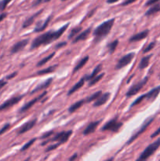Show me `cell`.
I'll use <instances>...</instances> for the list:
<instances>
[{
	"instance_id": "obj_48",
	"label": "cell",
	"mask_w": 160,
	"mask_h": 161,
	"mask_svg": "<svg viewBox=\"0 0 160 161\" xmlns=\"http://www.w3.org/2000/svg\"><path fill=\"white\" fill-rule=\"evenodd\" d=\"M119 0H107V2L109 4H112V3H115V2H118Z\"/></svg>"
},
{
	"instance_id": "obj_27",
	"label": "cell",
	"mask_w": 160,
	"mask_h": 161,
	"mask_svg": "<svg viewBox=\"0 0 160 161\" xmlns=\"http://www.w3.org/2000/svg\"><path fill=\"white\" fill-rule=\"evenodd\" d=\"M151 57H152V55H148L145 56V57H144L143 58L141 59V62L139 64L140 69H144V68L148 67V65L149 64V61Z\"/></svg>"
},
{
	"instance_id": "obj_38",
	"label": "cell",
	"mask_w": 160,
	"mask_h": 161,
	"mask_svg": "<svg viewBox=\"0 0 160 161\" xmlns=\"http://www.w3.org/2000/svg\"><path fill=\"white\" fill-rule=\"evenodd\" d=\"M60 144L59 143H57V144H54V145H52V146H49L48 148H47V149H46V152H50V151H52V150H54V149H57V147H58L59 146H60Z\"/></svg>"
},
{
	"instance_id": "obj_19",
	"label": "cell",
	"mask_w": 160,
	"mask_h": 161,
	"mask_svg": "<svg viewBox=\"0 0 160 161\" xmlns=\"http://www.w3.org/2000/svg\"><path fill=\"white\" fill-rule=\"evenodd\" d=\"M85 81H86L85 77L82 78L76 84H75V86H73V87H72V88L70 89V90H69L68 93V95H72V94H74L75 92H76L78 90H79V89L81 88V87H83V86L84 85Z\"/></svg>"
},
{
	"instance_id": "obj_41",
	"label": "cell",
	"mask_w": 160,
	"mask_h": 161,
	"mask_svg": "<svg viewBox=\"0 0 160 161\" xmlns=\"http://www.w3.org/2000/svg\"><path fill=\"white\" fill-rule=\"evenodd\" d=\"M137 0H126L125 2H123L122 3V6H128V5H130V4L133 3L134 2H136Z\"/></svg>"
},
{
	"instance_id": "obj_9",
	"label": "cell",
	"mask_w": 160,
	"mask_h": 161,
	"mask_svg": "<svg viewBox=\"0 0 160 161\" xmlns=\"http://www.w3.org/2000/svg\"><path fill=\"white\" fill-rule=\"evenodd\" d=\"M23 95H20V96H17V97H14L10 98L9 100L6 101L5 102L2 103L1 105H0V112L3 111V110H6V109H9V108L12 107L14 106V105H16L17 103H18L22 99Z\"/></svg>"
},
{
	"instance_id": "obj_43",
	"label": "cell",
	"mask_w": 160,
	"mask_h": 161,
	"mask_svg": "<svg viewBox=\"0 0 160 161\" xmlns=\"http://www.w3.org/2000/svg\"><path fill=\"white\" fill-rule=\"evenodd\" d=\"M47 1H50V0H37L36 2H35L34 5H33V6H39L40 5V4L42 3V2H47Z\"/></svg>"
},
{
	"instance_id": "obj_17",
	"label": "cell",
	"mask_w": 160,
	"mask_h": 161,
	"mask_svg": "<svg viewBox=\"0 0 160 161\" xmlns=\"http://www.w3.org/2000/svg\"><path fill=\"white\" fill-rule=\"evenodd\" d=\"M100 123H101V120H99V121L91 122V123H90V124L88 125V126L86 127V129H85L84 131H83V134L88 135L93 133V132L96 130V127H97V126H98Z\"/></svg>"
},
{
	"instance_id": "obj_26",
	"label": "cell",
	"mask_w": 160,
	"mask_h": 161,
	"mask_svg": "<svg viewBox=\"0 0 160 161\" xmlns=\"http://www.w3.org/2000/svg\"><path fill=\"white\" fill-rule=\"evenodd\" d=\"M57 68V64L50 66V67L47 68H44V69H42L40 70V71L37 72V75L41 76V75H46V74H48V73H52L55 71Z\"/></svg>"
},
{
	"instance_id": "obj_20",
	"label": "cell",
	"mask_w": 160,
	"mask_h": 161,
	"mask_svg": "<svg viewBox=\"0 0 160 161\" xmlns=\"http://www.w3.org/2000/svg\"><path fill=\"white\" fill-rule=\"evenodd\" d=\"M160 11V2H156L155 4L152 5V6L151 8H149L148 10H147V12L145 13V16H152L153 14H157L158 12Z\"/></svg>"
},
{
	"instance_id": "obj_22",
	"label": "cell",
	"mask_w": 160,
	"mask_h": 161,
	"mask_svg": "<svg viewBox=\"0 0 160 161\" xmlns=\"http://www.w3.org/2000/svg\"><path fill=\"white\" fill-rule=\"evenodd\" d=\"M51 19H52V17L50 16V18H47V19L45 21H43V23H38V25H37V27H35V28L34 31H35V32H40V31H43V30L47 28V25H48V24H49V22H50V20Z\"/></svg>"
},
{
	"instance_id": "obj_16",
	"label": "cell",
	"mask_w": 160,
	"mask_h": 161,
	"mask_svg": "<svg viewBox=\"0 0 160 161\" xmlns=\"http://www.w3.org/2000/svg\"><path fill=\"white\" fill-rule=\"evenodd\" d=\"M90 32H91V28H88V29L83 31V32L78 34V35L75 37L74 39H73V43H76L78 42L83 41V40L86 39L88 38V36H89V35L90 34Z\"/></svg>"
},
{
	"instance_id": "obj_50",
	"label": "cell",
	"mask_w": 160,
	"mask_h": 161,
	"mask_svg": "<svg viewBox=\"0 0 160 161\" xmlns=\"http://www.w3.org/2000/svg\"><path fill=\"white\" fill-rule=\"evenodd\" d=\"M61 1H66V0H61Z\"/></svg>"
},
{
	"instance_id": "obj_24",
	"label": "cell",
	"mask_w": 160,
	"mask_h": 161,
	"mask_svg": "<svg viewBox=\"0 0 160 161\" xmlns=\"http://www.w3.org/2000/svg\"><path fill=\"white\" fill-rule=\"evenodd\" d=\"M85 101H86L85 100H80V101H77V102L74 103L73 105H71L68 109L69 113H75L76 111H77L78 109H80V108L83 105V104H84Z\"/></svg>"
},
{
	"instance_id": "obj_49",
	"label": "cell",
	"mask_w": 160,
	"mask_h": 161,
	"mask_svg": "<svg viewBox=\"0 0 160 161\" xmlns=\"http://www.w3.org/2000/svg\"><path fill=\"white\" fill-rule=\"evenodd\" d=\"M76 158H77V154H74L72 156V157H70L69 158V160H74V159H76Z\"/></svg>"
},
{
	"instance_id": "obj_47",
	"label": "cell",
	"mask_w": 160,
	"mask_h": 161,
	"mask_svg": "<svg viewBox=\"0 0 160 161\" xmlns=\"http://www.w3.org/2000/svg\"><path fill=\"white\" fill-rule=\"evenodd\" d=\"M66 44H67V43H66V42H63V43H60L57 44V48H60V47H64V46H65Z\"/></svg>"
},
{
	"instance_id": "obj_8",
	"label": "cell",
	"mask_w": 160,
	"mask_h": 161,
	"mask_svg": "<svg viewBox=\"0 0 160 161\" xmlns=\"http://www.w3.org/2000/svg\"><path fill=\"white\" fill-rule=\"evenodd\" d=\"M72 134V130L60 132V133L57 134L55 135V137H53L51 139V141H55V142H58L60 144H64L68 140Z\"/></svg>"
},
{
	"instance_id": "obj_14",
	"label": "cell",
	"mask_w": 160,
	"mask_h": 161,
	"mask_svg": "<svg viewBox=\"0 0 160 161\" xmlns=\"http://www.w3.org/2000/svg\"><path fill=\"white\" fill-rule=\"evenodd\" d=\"M149 34V31L148 30H145L143 31H141V32L137 33V34H135V35H133L132 37H130V39H129V41L130 43H133V42H138L141 41L142 39H145V38H147V36Z\"/></svg>"
},
{
	"instance_id": "obj_51",
	"label": "cell",
	"mask_w": 160,
	"mask_h": 161,
	"mask_svg": "<svg viewBox=\"0 0 160 161\" xmlns=\"http://www.w3.org/2000/svg\"><path fill=\"white\" fill-rule=\"evenodd\" d=\"M159 79H160V75H159Z\"/></svg>"
},
{
	"instance_id": "obj_35",
	"label": "cell",
	"mask_w": 160,
	"mask_h": 161,
	"mask_svg": "<svg viewBox=\"0 0 160 161\" xmlns=\"http://www.w3.org/2000/svg\"><path fill=\"white\" fill-rule=\"evenodd\" d=\"M145 94H143V95L140 96V97H138V98H137L136 100H135L134 101H133V102L132 105L130 106V108H133V106L137 105H139L140 103H141V101H143V100H145Z\"/></svg>"
},
{
	"instance_id": "obj_29",
	"label": "cell",
	"mask_w": 160,
	"mask_h": 161,
	"mask_svg": "<svg viewBox=\"0 0 160 161\" xmlns=\"http://www.w3.org/2000/svg\"><path fill=\"white\" fill-rule=\"evenodd\" d=\"M54 55H55V52L52 53L51 54H50L49 56H47V57H46L45 58L42 59L41 61H39L38 62V64H37V67H40V66H43L45 64H47V62H48L50 60H51L52 58H53V57H54Z\"/></svg>"
},
{
	"instance_id": "obj_2",
	"label": "cell",
	"mask_w": 160,
	"mask_h": 161,
	"mask_svg": "<svg viewBox=\"0 0 160 161\" xmlns=\"http://www.w3.org/2000/svg\"><path fill=\"white\" fill-rule=\"evenodd\" d=\"M115 23V19H110L100 24L93 31V35L96 40H100L106 36L111 31Z\"/></svg>"
},
{
	"instance_id": "obj_37",
	"label": "cell",
	"mask_w": 160,
	"mask_h": 161,
	"mask_svg": "<svg viewBox=\"0 0 160 161\" xmlns=\"http://www.w3.org/2000/svg\"><path fill=\"white\" fill-rule=\"evenodd\" d=\"M10 123H6V124L4 125L3 127H2V128L0 130V135L2 134H4L5 132H6L7 130H9V128H10Z\"/></svg>"
},
{
	"instance_id": "obj_40",
	"label": "cell",
	"mask_w": 160,
	"mask_h": 161,
	"mask_svg": "<svg viewBox=\"0 0 160 161\" xmlns=\"http://www.w3.org/2000/svg\"><path fill=\"white\" fill-rule=\"evenodd\" d=\"M160 0H148V2H146V4H145V6H152L154 5V4H155L156 2H159Z\"/></svg>"
},
{
	"instance_id": "obj_32",
	"label": "cell",
	"mask_w": 160,
	"mask_h": 161,
	"mask_svg": "<svg viewBox=\"0 0 160 161\" xmlns=\"http://www.w3.org/2000/svg\"><path fill=\"white\" fill-rule=\"evenodd\" d=\"M83 29V28H82L81 26H79V27H76V28H73L72 30V31L70 32V34H69L68 35V39H74L75 37L76 36V35L79 34L80 31H81V30Z\"/></svg>"
},
{
	"instance_id": "obj_10",
	"label": "cell",
	"mask_w": 160,
	"mask_h": 161,
	"mask_svg": "<svg viewBox=\"0 0 160 161\" xmlns=\"http://www.w3.org/2000/svg\"><path fill=\"white\" fill-rule=\"evenodd\" d=\"M47 91H43V94H41L39 96H38V97H35V98H34V99H33V100L30 101L29 102H28V103H27V104L24 105L23 106V107L21 108V109H20L19 113H25V112H27L28 110V109H31V108L32 107V106L34 105L35 104V103H37V102H38V101H39L41 100V99L43 98V97H45V96L47 95Z\"/></svg>"
},
{
	"instance_id": "obj_7",
	"label": "cell",
	"mask_w": 160,
	"mask_h": 161,
	"mask_svg": "<svg viewBox=\"0 0 160 161\" xmlns=\"http://www.w3.org/2000/svg\"><path fill=\"white\" fill-rule=\"evenodd\" d=\"M134 56H135L134 53H129V54H127L126 55L123 56L122 58L119 59L118 63L116 64V65H115V69L119 70V69H122V68L126 67V65H128V64L132 61V60L133 59Z\"/></svg>"
},
{
	"instance_id": "obj_11",
	"label": "cell",
	"mask_w": 160,
	"mask_h": 161,
	"mask_svg": "<svg viewBox=\"0 0 160 161\" xmlns=\"http://www.w3.org/2000/svg\"><path fill=\"white\" fill-rule=\"evenodd\" d=\"M28 43H29V40L28 39L21 40V41L16 43L13 46L12 48H11V54H14L17 52H20L21 50H22L26 46L28 45Z\"/></svg>"
},
{
	"instance_id": "obj_28",
	"label": "cell",
	"mask_w": 160,
	"mask_h": 161,
	"mask_svg": "<svg viewBox=\"0 0 160 161\" xmlns=\"http://www.w3.org/2000/svg\"><path fill=\"white\" fill-rule=\"evenodd\" d=\"M118 44H119V40L118 39L114 40L113 42H111L110 43H109V45H108V49H109V52L110 53V54H113V53L115 52Z\"/></svg>"
},
{
	"instance_id": "obj_44",
	"label": "cell",
	"mask_w": 160,
	"mask_h": 161,
	"mask_svg": "<svg viewBox=\"0 0 160 161\" xmlns=\"http://www.w3.org/2000/svg\"><path fill=\"white\" fill-rule=\"evenodd\" d=\"M6 83H7V82L5 81V80H0V90H1V89H2V87H5V86L6 85Z\"/></svg>"
},
{
	"instance_id": "obj_1",
	"label": "cell",
	"mask_w": 160,
	"mask_h": 161,
	"mask_svg": "<svg viewBox=\"0 0 160 161\" xmlns=\"http://www.w3.org/2000/svg\"><path fill=\"white\" fill-rule=\"evenodd\" d=\"M69 26V23L64 24V26L59 28L57 31H49L46 33H43V35H39L38 37L35 39L31 43V48L35 49L39 47L40 46L47 45L49 43H51L53 41L58 39L60 36L64 33Z\"/></svg>"
},
{
	"instance_id": "obj_30",
	"label": "cell",
	"mask_w": 160,
	"mask_h": 161,
	"mask_svg": "<svg viewBox=\"0 0 160 161\" xmlns=\"http://www.w3.org/2000/svg\"><path fill=\"white\" fill-rule=\"evenodd\" d=\"M101 94H102V91L101 90H99V91H96V93H94L93 94H92V95L90 96L89 97H87V98H86L85 101H86L87 103L91 102V101H96V99L98 98V97L101 95Z\"/></svg>"
},
{
	"instance_id": "obj_31",
	"label": "cell",
	"mask_w": 160,
	"mask_h": 161,
	"mask_svg": "<svg viewBox=\"0 0 160 161\" xmlns=\"http://www.w3.org/2000/svg\"><path fill=\"white\" fill-rule=\"evenodd\" d=\"M104 76H105L104 73H101V74H99V75H96V76H95V77H93L91 80H90V83H89V87H92V86H93L94 84H96L97 82H99L102 78H103Z\"/></svg>"
},
{
	"instance_id": "obj_23",
	"label": "cell",
	"mask_w": 160,
	"mask_h": 161,
	"mask_svg": "<svg viewBox=\"0 0 160 161\" xmlns=\"http://www.w3.org/2000/svg\"><path fill=\"white\" fill-rule=\"evenodd\" d=\"M89 61V56H86V57H83V59H81L80 61H79L77 64L76 65V67L74 68V69H73V73H76L79 70H80L81 68H83V66L87 63V61Z\"/></svg>"
},
{
	"instance_id": "obj_45",
	"label": "cell",
	"mask_w": 160,
	"mask_h": 161,
	"mask_svg": "<svg viewBox=\"0 0 160 161\" xmlns=\"http://www.w3.org/2000/svg\"><path fill=\"white\" fill-rule=\"evenodd\" d=\"M17 72H14L13 73V74H11V75H10V76H8L6 77V79L7 80H10V79H12V78H14V77H15L16 76H17Z\"/></svg>"
},
{
	"instance_id": "obj_6",
	"label": "cell",
	"mask_w": 160,
	"mask_h": 161,
	"mask_svg": "<svg viewBox=\"0 0 160 161\" xmlns=\"http://www.w3.org/2000/svg\"><path fill=\"white\" fill-rule=\"evenodd\" d=\"M154 120V117H151V118H148V120H146V121L145 122V123H144L143 125H142V126H141V128H140V130H138L136 134H134L133 135L132 137L130 138L129 139V140H128V142H127V145H129V144H131V143H133V142H134L135 140H136L137 138L138 137H139L140 135L141 134H143L144 132L145 131V130H147V128H148V126H150V124H151V123H152V121H153Z\"/></svg>"
},
{
	"instance_id": "obj_42",
	"label": "cell",
	"mask_w": 160,
	"mask_h": 161,
	"mask_svg": "<svg viewBox=\"0 0 160 161\" xmlns=\"http://www.w3.org/2000/svg\"><path fill=\"white\" fill-rule=\"evenodd\" d=\"M158 134H160V127H158V128L157 129V130H155L153 134H152V136H151V138H155L156 136H158Z\"/></svg>"
},
{
	"instance_id": "obj_18",
	"label": "cell",
	"mask_w": 160,
	"mask_h": 161,
	"mask_svg": "<svg viewBox=\"0 0 160 161\" xmlns=\"http://www.w3.org/2000/svg\"><path fill=\"white\" fill-rule=\"evenodd\" d=\"M52 82H53V79H52V78L48 79V80H46L45 82H43V83H41V84H39V85L38 87H35V88L34 90H33L32 91H31V94H35V92H38V91H39V90H45L46 88H47V87H49V86H50V84H51Z\"/></svg>"
},
{
	"instance_id": "obj_34",
	"label": "cell",
	"mask_w": 160,
	"mask_h": 161,
	"mask_svg": "<svg viewBox=\"0 0 160 161\" xmlns=\"http://www.w3.org/2000/svg\"><path fill=\"white\" fill-rule=\"evenodd\" d=\"M12 0H2L0 2V12L3 11L6 9V7L7 6V5L9 4V2H11Z\"/></svg>"
},
{
	"instance_id": "obj_3",
	"label": "cell",
	"mask_w": 160,
	"mask_h": 161,
	"mask_svg": "<svg viewBox=\"0 0 160 161\" xmlns=\"http://www.w3.org/2000/svg\"><path fill=\"white\" fill-rule=\"evenodd\" d=\"M160 146V138H158L155 142L153 143L150 144L149 146L143 151V152L141 153V156H139L138 159L139 160H145V159H148L150 156H152L154 154V152L158 149Z\"/></svg>"
},
{
	"instance_id": "obj_36",
	"label": "cell",
	"mask_w": 160,
	"mask_h": 161,
	"mask_svg": "<svg viewBox=\"0 0 160 161\" xmlns=\"http://www.w3.org/2000/svg\"><path fill=\"white\" fill-rule=\"evenodd\" d=\"M155 42H152V43H151L149 44V45L148 46V47H146V48L145 49V50H143V53L144 54H146V53H148V52H149V51H151V50H152V49L154 48V47H155Z\"/></svg>"
},
{
	"instance_id": "obj_39",
	"label": "cell",
	"mask_w": 160,
	"mask_h": 161,
	"mask_svg": "<svg viewBox=\"0 0 160 161\" xmlns=\"http://www.w3.org/2000/svg\"><path fill=\"white\" fill-rule=\"evenodd\" d=\"M53 130H51V131H50V132H49V131L47 132V133H45V134H44L42 135L40 138H41V139L47 138H49V137H50V136H51V135L53 134Z\"/></svg>"
},
{
	"instance_id": "obj_12",
	"label": "cell",
	"mask_w": 160,
	"mask_h": 161,
	"mask_svg": "<svg viewBox=\"0 0 160 161\" xmlns=\"http://www.w3.org/2000/svg\"><path fill=\"white\" fill-rule=\"evenodd\" d=\"M37 120L36 119H34L32 120H30V121L27 122L25 124H24L23 126H21V128L18 130V134H21L26 133V132L29 131L31 129H32L35 126V125L36 124Z\"/></svg>"
},
{
	"instance_id": "obj_46",
	"label": "cell",
	"mask_w": 160,
	"mask_h": 161,
	"mask_svg": "<svg viewBox=\"0 0 160 161\" xmlns=\"http://www.w3.org/2000/svg\"><path fill=\"white\" fill-rule=\"evenodd\" d=\"M6 16H7L6 13H3V14H0V22H1V21H2V20L5 19Z\"/></svg>"
},
{
	"instance_id": "obj_5",
	"label": "cell",
	"mask_w": 160,
	"mask_h": 161,
	"mask_svg": "<svg viewBox=\"0 0 160 161\" xmlns=\"http://www.w3.org/2000/svg\"><path fill=\"white\" fill-rule=\"evenodd\" d=\"M148 77H145L144 80H142L141 81L138 82L137 83H136V84H134L133 86H132V87L129 89L127 93H126V97H131V96H133L136 94H137L138 92H139L141 89L143 88L144 86L148 83Z\"/></svg>"
},
{
	"instance_id": "obj_4",
	"label": "cell",
	"mask_w": 160,
	"mask_h": 161,
	"mask_svg": "<svg viewBox=\"0 0 160 161\" xmlns=\"http://www.w3.org/2000/svg\"><path fill=\"white\" fill-rule=\"evenodd\" d=\"M122 126V122H119L117 119H113L109 121L107 123H105L103 126H102L101 130L102 131H108L110 130L112 132H117L119 131V129Z\"/></svg>"
},
{
	"instance_id": "obj_33",
	"label": "cell",
	"mask_w": 160,
	"mask_h": 161,
	"mask_svg": "<svg viewBox=\"0 0 160 161\" xmlns=\"http://www.w3.org/2000/svg\"><path fill=\"white\" fill-rule=\"evenodd\" d=\"M35 141H36V138H33V139H31V140H30L29 142H27V143H26L25 145H24V146H23L22 148H21V151H25V150H27L28 149H29V148L31 147V146H32L33 144H34V142H35Z\"/></svg>"
},
{
	"instance_id": "obj_13",
	"label": "cell",
	"mask_w": 160,
	"mask_h": 161,
	"mask_svg": "<svg viewBox=\"0 0 160 161\" xmlns=\"http://www.w3.org/2000/svg\"><path fill=\"white\" fill-rule=\"evenodd\" d=\"M160 93V85L158 86V87H155L152 90H150L149 92H148L147 94H145V99H147L148 101H152L155 100V98L157 97V96Z\"/></svg>"
},
{
	"instance_id": "obj_15",
	"label": "cell",
	"mask_w": 160,
	"mask_h": 161,
	"mask_svg": "<svg viewBox=\"0 0 160 161\" xmlns=\"http://www.w3.org/2000/svg\"><path fill=\"white\" fill-rule=\"evenodd\" d=\"M110 95V93H105V94H101L98 98L96 99V101H95L94 104H93V106H94V107H99V106L103 105L104 104H105V103L109 101Z\"/></svg>"
},
{
	"instance_id": "obj_25",
	"label": "cell",
	"mask_w": 160,
	"mask_h": 161,
	"mask_svg": "<svg viewBox=\"0 0 160 161\" xmlns=\"http://www.w3.org/2000/svg\"><path fill=\"white\" fill-rule=\"evenodd\" d=\"M101 69H102V64H98V65L96 66L94 69H93V72H92L91 74L89 75V76H84L85 80H91L93 78V77H95L96 75L99 74V72L101 71Z\"/></svg>"
},
{
	"instance_id": "obj_21",
	"label": "cell",
	"mask_w": 160,
	"mask_h": 161,
	"mask_svg": "<svg viewBox=\"0 0 160 161\" xmlns=\"http://www.w3.org/2000/svg\"><path fill=\"white\" fill-rule=\"evenodd\" d=\"M43 11V10H41L40 11H39L38 13H36V14H35L34 15H32L31 17H30V18H28V19L26 20L24 22V24H23L22 25V28H28V27H29L30 25H31V24L34 23V21H35V17H37V16L39 15V14H41L42 12Z\"/></svg>"
}]
</instances>
